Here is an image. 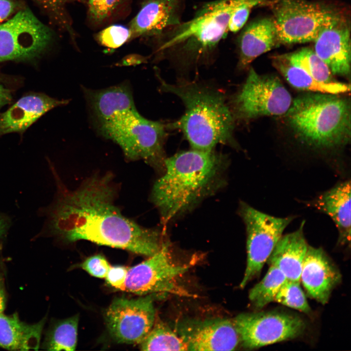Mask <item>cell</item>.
Returning a JSON list of instances; mask_svg holds the SVG:
<instances>
[{
  "instance_id": "1",
  "label": "cell",
  "mask_w": 351,
  "mask_h": 351,
  "mask_svg": "<svg viewBox=\"0 0 351 351\" xmlns=\"http://www.w3.org/2000/svg\"><path fill=\"white\" fill-rule=\"evenodd\" d=\"M59 189L50 214L51 226L67 241L86 240L147 256L162 247L159 231L125 217L115 204L109 174L93 176L74 190L62 186Z\"/></svg>"
},
{
  "instance_id": "2",
  "label": "cell",
  "mask_w": 351,
  "mask_h": 351,
  "mask_svg": "<svg viewBox=\"0 0 351 351\" xmlns=\"http://www.w3.org/2000/svg\"><path fill=\"white\" fill-rule=\"evenodd\" d=\"M228 159L221 153L194 149L166 157L154 185L152 202L164 222L190 210L224 184Z\"/></svg>"
},
{
  "instance_id": "3",
  "label": "cell",
  "mask_w": 351,
  "mask_h": 351,
  "mask_svg": "<svg viewBox=\"0 0 351 351\" xmlns=\"http://www.w3.org/2000/svg\"><path fill=\"white\" fill-rule=\"evenodd\" d=\"M158 78L160 90L178 97L185 107L179 118L166 124L167 129L180 131L192 149L211 151L218 144L238 148L234 135L236 122L222 90L184 78L170 83Z\"/></svg>"
},
{
  "instance_id": "4",
  "label": "cell",
  "mask_w": 351,
  "mask_h": 351,
  "mask_svg": "<svg viewBox=\"0 0 351 351\" xmlns=\"http://www.w3.org/2000/svg\"><path fill=\"white\" fill-rule=\"evenodd\" d=\"M244 0H215L204 4L191 20L161 35L158 50L183 69L207 62L227 36L232 14Z\"/></svg>"
},
{
  "instance_id": "5",
  "label": "cell",
  "mask_w": 351,
  "mask_h": 351,
  "mask_svg": "<svg viewBox=\"0 0 351 351\" xmlns=\"http://www.w3.org/2000/svg\"><path fill=\"white\" fill-rule=\"evenodd\" d=\"M284 115L296 137L308 146L331 149L350 141V103L339 95L301 96L292 100Z\"/></svg>"
},
{
  "instance_id": "6",
  "label": "cell",
  "mask_w": 351,
  "mask_h": 351,
  "mask_svg": "<svg viewBox=\"0 0 351 351\" xmlns=\"http://www.w3.org/2000/svg\"><path fill=\"white\" fill-rule=\"evenodd\" d=\"M167 130L166 124L149 120L135 108L118 116L98 131L118 144L129 159L143 160L163 171Z\"/></svg>"
},
{
  "instance_id": "7",
  "label": "cell",
  "mask_w": 351,
  "mask_h": 351,
  "mask_svg": "<svg viewBox=\"0 0 351 351\" xmlns=\"http://www.w3.org/2000/svg\"><path fill=\"white\" fill-rule=\"evenodd\" d=\"M291 95L277 76L260 75L251 68L245 82L228 104L235 122L263 116L284 115L292 103Z\"/></svg>"
},
{
  "instance_id": "8",
  "label": "cell",
  "mask_w": 351,
  "mask_h": 351,
  "mask_svg": "<svg viewBox=\"0 0 351 351\" xmlns=\"http://www.w3.org/2000/svg\"><path fill=\"white\" fill-rule=\"evenodd\" d=\"M273 11L279 44L314 41L320 31L342 16L320 3L275 0Z\"/></svg>"
},
{
  "instance_id": "9",
  "label": "cell",
  "mask_w": 351,
  "mask_h": 351,
  "mask_svg": "<svg viewBox=\"0 0 351 351\" xmlns=\"http://www.w3.org/2000/svg\"><path fill=\"white\" fill-rule=\"evenodd\" d=\"M128 269L124 291L141 296L168 294L189 295L179 285V279L189 270L191 264L175 262L168 244L165 242L156 253Z\"/></svg>"
},
{
  "instance_id": "10",
  "label": "cell",
  "mask_w": 351,
  "mask_h": 351,
  "mask_svg": "<svg viewBox=\"0 0 351 351\" xmlns=\"http://www.w3.org/2000/svg\"><path fill=\"white\" fill-rule=\"evenodd\" d=\"M239 214L245 225L247 264L239 286L244 288L258 275L293 216L278 217L260 212L242 202Z\"/></svg>"
},
{
  "instance_id": "11",
  "label": "cell",
  "mask_w": 351,
  "mask_h": 351,
  "mask_svg": "<svg viewBox=\"0 0 351 351\" xmlns=\"http://www.w3.org/2000/svg\"><path fill=\"white\" fill-rule=\"evenodd\" d=\"M51 30L28 9L0 23V62L27 60L41 54L51 43Z\"/></svg>"
},
{
  "instance_id": "12",
  "label": "cell",
  "mask_w": 351,
  "mask_h": 351,
  "mask_svg": "<svg viewBox=\"0 0 351 351\" xmlns=\"http://www.w3.org/2000/svg\"><path fill=\"white\" fill-rule=\"evenodd\" d=\"M233 321L242 346L249 350L293 339L306 328L299 316L278 312L241 313Z\"/></svg>"
},
{
  "instance_id": "13",
  "label": "cell",
  "mask_w": 351,
  "mask_h": 351,
  "mask_svg": "<svg viewBox=\"0 0 351 351\" xmlns=\"http://www.w3.org/2000/svg\"><path fill=\"white\" fill-rule=\"evenodd\" d=\"M153 295L135 299L117 298L106 311L105 320L112 337L117 342L140 344L156 319Z\"/></svg>"
},
{
  "instance_id": "14",
  "label": "cell",
  "mask_w": 351,
  "mask_h": 351,
  "mask_svg": "<svg viewBox=\"0 0 351 351\" xmlns=\"http://www.w3.org/2000/svg\"><path fill=\"white\" fill-rule=\"evenodd\" d=\"M175 331L187 351H233L240 342L233 321L226 318H188L178 322Z\"/></svg>"
},
{
  "instance_id": "15",
  "label": "cell",
  "mask_w": 351,
  "mask_h": 351,
  "mask_svg": "<svg viewBox=\"0 0 351 351\" xmlns=\"http://www.w3.org/2000/svg\"><path fill=\"white\" fill-rule=\"evenodd\" d=\"M313 51L332 75L349 78L351 73V36L343 16L324 28L314 40Z\"/></svg>"
},
{
  "instance_id": "16",
  "label": "cell",
  "mask_w": 351,
  "mask_h": 351,
  "mask_svg": "<svg viewBox=\"0 0 351 351\" xmlns=\"http://www.w3.org/2000/svg\"><path fill=\"white\" fill-rule=\"evenodd\" d=\"M300 281L310 296L323 305L341 280V274L321 248L308 246Z\"/></svg>"
},
{
  "instance_id": "17",
  "label": "cell",
  "mask_w": 351,
  "mask_h": 351,
  "mask_svg": "<svg viewBox=\"0 0 351 351\" xmlns=\"http://www.w3.org/2000/svg\"><path fill=\"white\" fill-rule=\"evenodd\" d=\"M181 0H145L129 24L130 39L160 36L179 24Z\"/></svg>"
},
{
  "instance_id": "18",
  "label": "cell",
  "mask_w": 351,
  "mask_h": 351,
  "mask_svg": "<svg viewBox=\"0 0 351 351\" xmlns=\"http://www.w3.org/2000/svg\"><path fill=\"white\" fill-rule=\"evenodd\" d=\"M68 102L41 94L25 96L0 116V136L23 132L45 113Z\"/></svg>"
},
{
  "instance_id": "19",
  "label": "cell",
  "mask_w": 351,
  "mask_h": 351,
  "mask_svg": "<svg viewBox=\"0 0 351 351\" xmlns=\"http://www.w3.org/2000/svg\"><path fill=\"white\" fill-rule=\"evenodd\" d=\"M279 44L273 18H264L247 24L238 39L239 70L246 69L257 57Z\"/></svg>"
},
{
  "instance_id": "20",
  "label": "cell",
  "mask_w": 351,
  "mask_h": 351,
  "mask_svg": "<svg viewBox=\"0 0 351 351\" xmlns=\"http://www.w3.org/2000/svg\"><path fill=\"white\" fill-rule=\"evenodd\" d=\"M311 206L328 215L338 232V243L350 245L351 182L346 180L323 192L309 202Z\"/></svg>"
},
{
  "instance_id": "21",
  "label": "cell",
  "mask_w": 351,
  "mask_h": 351,
  "mask_svg": "<svg viewBox=\"0 0 351 351\" xmlns=\"http://www.w3.org/2000/svg\"><path fill=\"white\" fill-rule=\"evenodd\" d=\"M95 125L98 130L121 114L136 108L129 86L122 84L101 90H85Z\"/></svg>"
},
{
  "instance_id": "22",
  "label": "cell",
  "mask_w": 351,
  "mask_h": 351,
  "mask_svg": "<svg viewBox=\"0 0 351 351\" xmlns=\"http://www.w3.org/2000/svg\"><path fill=\"white\" fill-rule=\"evenodd\" d=\"M305 222L296 231L282 235L267 261L281 270L287 279L300 282L303 262L308 245L304 236Z\"/></svg>"
},
{
  "instance_id": "23",
  "label": "cell",
  "mask_w": 351,
  "mask_h": 351,
  "mask_svg": "<svg viewBox=\"0 0 351 351\" xmlns=\"http://www.w3.org/2000/svg\"><path fill=\"white\" fill-rule=\"evenodd\" d=\"M44 321L28 324L21 321L17 313H0V347L9 350H37Z\"/></svg>"
},
{
  "instance_id": "24",
  "label": "cell",
  "mask_w": 351,
  "mask_h": 351,
  "mask_svg": "<svg viewBox=\"0 0 351 351\" xmlns=\"http://www.w3.org/2000/svg\"><path fill=\"white\" fill-rule=\"evenodd\" d=\"M273 66L291 85L297 89L334 95L350 91V84L318 81L301 68L291 64L281 55L273 57Z\"/></svg>"
},
{
  "instance_id": "25",
  "label": "cell",
  "mask_w": 351,
  "mask_h": 351,
  "mask_svg": "<svg viewBox=\"0 0 351 351\" xmlns=\"http://www.w3.org/2000/svg\"><path fill=\"white\" fill-rule=\"evenodd\" d=\"M139 344L142 351H187L176 331L156 318L151 331Z\"/></svg>"
},
{
  "instance_id": "26",
  "label": "cell",
  "mask_w": 351,
  "mask_h": 351,
  "mask_svg": "<svg viewBox=\"0 0 351 351\" xmlns=\"http://www.w3.org/2000/svg\"><path fill=\"white\" fill-rule=\"evenodd\" d=\"M287 280L283 273L278 268L270 265L263 279L249 292V298L257 309H260L274 301L280 288Z\"/></svg>"
},
{
  "instance_id": "27",
  "label": "cell",
  "mask_w": 351,
  "mask_h": 351,
  "mask_svg": "<svg viewBox=\"0 0 351 351\" xmlns=\"http://www.w3.org/2000/svg\"><path fill=\"white\" fill-rule=\"evenodd\" d=\"M78 323V315L56 323L46 339V349L52 351H74L77 344Z\"/></svg>"
},
{
  "instance_id": "28",
  "label": "cell",
  "mask_w": 351,
  "mask_h": 351,
  "mask_svg": "<svg viewBox=\"0 0 351 351\" xmlns=\"http://www.w3.org/2000/svg\"><path fill=\"white\" fill-rule=\"evenodd\" d=\"M281 56L291 64L301 68L318 81L327 83L335 81L327 65L312 49L303 48Z\"/></svg>"
},
{
  "instance_id": "29",
  "label": "cell",
  "mask_w": 351,
  "mask_h": 351,
  "mask_svg": "<svg viewBox=\"0 0 351 351\" xmlns=\"http://www.w3.org/2000/svg\"><path fill=\"white\" fill-rule=\"evenodd\" d=\"M300 283L287 279L276 294L274 301L309 314L312 312L311 309L300 286Z\"/></svg>"
},
{
  "instance_id": "30",
  "label": "cell",
  "mask_w": 351,
  "mask_h": 351,
  "mask_svg": "<svg viewBox=\"0 0 351 351\" xmlns=\"http://www.w3.org/2000/svg\"><path fill=\"white\" fill-rule=\"evenodd\" d=\"M129 28L122 25H110L98 32L96 38L101 45L115 49L123 45L131 39Z\"/></svg>"
},
{
  "instance_id": "31",
  "label": "cell",
  "mask_w": 351,
  "mask_h": 351,
  "mask_svg": "<svg viewBox=\"0 0 351 351\" xmlns=\"http://www.w3.org/2000/svg\"><path fill=\"white\" fill-rule=\"evenodd\" d=\"M267 0H245L232 14L228 23V31L236 33L245 25L252 9Z\"/></svg>"
},
{
  "instance_id": "32",
  "label": "cell",
  "mask_w": 351,
  "mask_h": 351,
  "mask_svg": "<svg viewBox=\"0 0 351 351\" xmlns=\"http://www.w3.org/2000/svg\"><path fill=\"white\" fill-rule=\"evenodd\" d=\"M81 267L91 275L103 278L105 277L111 266L103 256L97 254L85 259Z\"/></svg>"
},
{
  "instance_id": "33",
  "label": "cell",
  "mask_w": 351,
  "mask_h": 351,
  "mask_svg": "<svg viewBox=\"0 0 351 351\" xmlns=\"http://www.w3.org/2000/svg\"><path fill=\"white\" fill-rule=\"evenodd\" d=\"M44 10L50 13L54 17L62 21L63 24L66 25L68 28H70L68 23L66 21L64 15V8L65 4L73 1H79L84 0H34Z\"/></svg>"
},
{
  "instance_id": "34",
  "label": "cell",
  "mask_w": 351,
  "mask_h": 351,
  "mask_svg": "<svg viewBox=\"0 0 351 351\" xmlns=\"http://www.w3.org/2000/svg\"><path fill=\"white\" fill-rule=\"evenodd\" d=\"M124 0H102L98 13L93 20L95 23H101L114 14L122 4Z\"/></svg>"
},
{
  "instance_id": "35",
  "label": "cell",
  "mask_w": 351,
  "mask_h": 351,
  "mask_svg": "<svg viewBox=\"0 0 351 351\" xmlns=\"http://www.w3.org/2000/svg\"><path fill=\"white\" fill-rule=\"evenodd\" d=\"M128 270L127 268L124 266H111L105 278L111 286L123 290Z\"/></svg>"
},
{
  "instance_id": "36",
  "label": "cell",
  "mask_w": 351,
  "mask_h": 351,
  "mask_svg": "<svg viewBox=\"0 0 351 351\" xmlns=\"http://www.w3.org/2000/svg\"><path fill=\"white\" fill-rule=\"evenodd\" d=\"M17 6L16 2L12 0H0V23L11 15Z\"/></svg>"
},
{
  "instance_id": "37",
  "label": "cell",
  "mask_w": 351,
  "mask_h": 351,
  "mask_svg": "<svg viewBox=\"0 0 351 351\" xmlns=\"http://www.w3.org/2000/svg\"><path fill=\"white\" fill-rule=\"evenodd\" d=\"M88 6V12L90 20L93 21L102 0H85Z\"/></svg>"
},
{
  "instance_id": "38",
  "label": "cell",
  "mask_w": 351,
  "mask_h": 351,
  "mask_svg": "<svg viewBox=\"0 0 351 351\" xmlns=\"http://www.w3.org/2000/svg\"><path fill=\"white\" fill-rule=\"evenodd\" d=\"M12 99L10 91L0 85V108L6 104L9 103Z\"/></svg>"
},
{
  "instance_id": "39",
  "label": "cell",
  "mask_w": 351,
  "mask_h": 351,
  "mask_svg": "<svg viewBox=\"0 0 351 351\" xmlns=\"http://www.w3.org/2000/svg\"><path fill=\"white\" fill-rule=\"evenodd\" d=\"M5 301L3 281L2 278L0 276V313L2 312L5 309Z\"/></svg>"
},
{
  "instance_id": "40",
  "label": "cell",
  "mask_w": 351,
  "mask_h": 351,
  "mask_svg": "<svg viewBox=\"0 0 351 351\" xmlns=\"http://www.w3.org/2000/svg\"><path fill=\"white\" fill-rule=\"evenodd\" d=\"M8 227V220L0 215V239L5 234Z\"/></svg>"
}]
</instances>
